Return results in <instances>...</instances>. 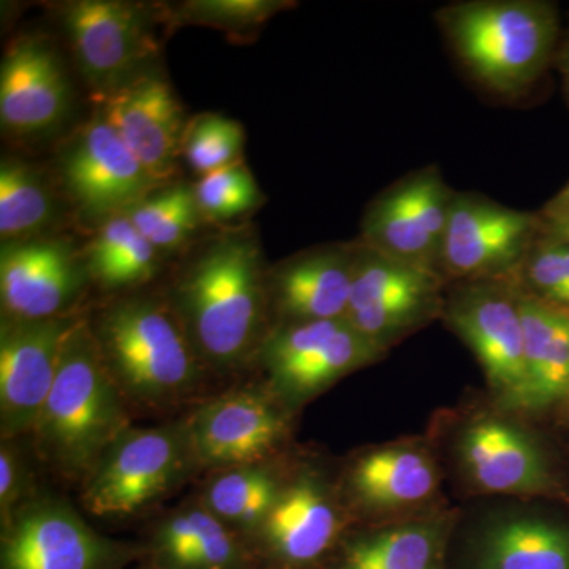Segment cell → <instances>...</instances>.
Segmentation results:
<instances>
[{"instance_id":"cell-16","label":"cell","mask_w":569,"mask_h":569,"mask_svg":"<svg viewBox=\"0 0 569 569\" xmlns=\"http://www.w3.org/2000/svg\"><path fill=\"white\" fill-rule=\"evenodd\" d=\"M186 433L193 460L230 470L268 458L283 441L287 419L268 396L242 389L198 408Z\"/></svg>"},{"instance_id":"cell-4","label":"cell","mask_w":569,"mask_h":569,"mask_svg":"<svg viewBox=\"0 0 569 569\" xmlns=\"http://www.w3.org/2000/svg\"><path fill=\"white\" fill-rule=\"evenodd\" d=\"M91 328L123 397L159 406L197 387L200 356L173 307L132 296L103 309Z\"/></svg>"},{"instance_id":"cell-35","label":"cell","mask_w":569,"mask_h":569,"mask_svg":"<svg viewBox=\"0 0 569 569\" xmlns=\"http://www.w3.org/2000/svg\"><path fill=\"white\" fill-rule=\"evenodd\" d=\"M24 473L20 459L14 455L10 445L3 441L0 449V511H2L3 526L18 511V501L24 488Z\"/></svg>"},{"instance_id":"cell-20","label":"cell","mask_w":569,"mask_h":569,"mask_svg":"<svg viewBox=\"0 0 569 569\" xmlns=\"http://www.w3.org/2000/svg\"><path fill=\"white\" fill-rule=\"evenodd\" d=\"M355 261L356 241L307 250L271 272L269 302L283 325L347 318Z\"/></svg>"},{"instance_id":"cell-6","label":"cell","mask_w":569,"mask_h":569,"mask_svg":"<svg viewBox=\"0 0 569 569\" xmlns=\"http://www.w3.org/2000/svg\"><path fill=\"white\" fill-rule=\"evenodd\" d=\"M542 231L541 213L456 192L438 257L448 283L512 280Z\"/></svg>"},{"instance_id":"cell-23","label":"cell","mask_w":569,"mask_h":569,"mask_svg":"<svg viewBox=\"0 0 569 569\" xmlns=\"http://www.w3.org/2000/svg\"><path fill=\"white\" fill-rule=\"evenodd\" d=\"M437 468L425 449L385 447L362 456L351 470V490L372 509L413 507L437 490Z\"/></svg>"},{"instance_id":"cell-21","label":"cell","mask_w":569,"mask_h":569,"mask_svg":"<svg viewBox=\"0 0 569 569\" xmlns=\"http://www.w3.org/2000/svg\"><path fill=\"white\" fill-rule=\"evenodd\" d=\"M261 529L280 559L310 563L331 548L340 530V515L323 486L305 478L280 492Z\"/></svg>"},{"instance_id":"cell-25","label":"cell","mask_w":569,"mask_h":569,"mask_svg":"<svg viewBox=\"0 0 569 569\" xmlns=\"http://www.w3.org/2000/svg\"><path fill=\"white\" fill-rule=\"evenodd\" d=\"M153 553L163 569H236L239 563L234 538L203 503L164 519L153 537Z\"/></svg>"},{"instance_id":"cell-34","label":"cell","mask_w":569,"mask_h":569,"mask_svg":"<svg viewBox=\"0 0 569 569\" xmlns=\"http://www.w3.org/2000/svg\"><path fill=\"white\" fill-rule=\"evenodd\" d=\"M295 3L283 0H190L176 9L171 21L206 26L231 33L234 39L257 32L269 18Z\"/></svg>"},{"instance_id":"cell-7","label":"cell","mask_w":569,"mask_h":569,"mask_svg":"<svg viewBox=\"0 0 569 569\" xmlns=\"http://www.w3.org/2000/svg\"><path fill=\"white\" fill-rule=\"evenodd\" d=\"M443 317L473 351L490 388L505 406L523 410L527 395L526 336L512 280L456 282Z\"/></svg>"},{"instance_id":"cell-29","label":"cell","mask_w":569,"mask_h":569,"mask_svg":"<svg viewBox=\"0 0 569 569\" xmlns=\"http://www.w3.org/2000/svg\"><path fill=\"white\" fill-rule=\"evenodd\" d=\"M280 492L276 478L263 468H230L212 479L206 489L203 505L223 523L261 527Z\"/></svg>"},{"instance_id":"cell-2","label":"cell","mask_w":569,"mask_h":569,"mask_svg":"<svg viewBox=\"0 0 569 569\" xmlns=\"http://www.w3.org/2000/svg\"><path fill=\"white\" fill-rule=\"evenodd\" d=\"M122 399L91 323L78 318L66 337L54 383L33 426L41 459L62 477L84 479L104 449L130 427Z\"/></svg>"},{"instance_id":"cell-11","label":"cell","mask_w":569,"mask_h":569,"mask_svg":"<svg viewBox=\"0 0 569 569\" xmlns=\"http://www.w3.org/2000/svg\"><path fill=\"white\" fill-rule=\"evenodd\" d=\"M383 351L347 318L284 323L266 336L260 348L272 385L293 400L317 395L339 378L372 365Z\"/></svg>"},{"instance_id":"cell-19","label":"cell","mask_w":569,"mask_h":569,"mask_svg":"<svg viewBox=\"0 0 569 569\" xmlns=\"http://www.w3.org/2000/svg\"><path fill=\"white\" fill-rule=\"evenodd\" d=\"M70 86L58 54L33 37L11 43L0 67V122L14 134L48 132L69 110Z\"/></svg>"},{"instance_id":"cell-14","label":"cell","mask_w":569,"mask_h":569,"mask_svg":"<svg viewBox=\"0 0 569 569\" xmlns=\"http://www.w3.org/2000/svg\"><path fill=\"white\" fill-rule=\"evenodd\" d=\"M104 121L156 181L170 183L181 159L182 104L170 82L141 71L114 91L97 96Z\"/></svg>"},{"instance_id":"cell-32","label":"cell","mask_w":569,"mask_h":569,"mask_svg":"<svg viewBox=\"0 0 569 569\" xmlns=\"http://www.w3.org/2000/svg\"><path fill=\"white\" fill-rule=\"evenodd\" d=\"M193 194L204 222L216 223L247 216L260 208L264 200L244 160L198 179Z\"/></svg>"},{"instance_id":"cell-9","label":"cell","mask_w":569,"mask_h":569,"mask_svg":"<svg viewBox=\"0 0 569 569\" xmlns=\"http://www.w3.org/2000/svg\"><path fill=\"white\" fill-rule=\"evenodd\" d=\"M455 194L437 164L411 171L370 201L358 241L378 253L438 271Z\"/></svg>"},{"instance_id":"cell-18","label":"cell","mask_w":569,"mask_h":569,"mask_svg":"<svg viewBox=\"0 0 569 569\" xmlns=\"http://www.w3.org/2000/svg\"><path fill=\"white\" fill-rule=\"evenodd\" d=\"M459 458L478 489L503 496H556L545 452L522 429L500 418H479L459 438Z\"/></svg>"},{"instance_id":"cell-24","label":"cell","mask_w":569,"mask_h":569,"mask_svg":"<svg viewBox=\"0 0 569 569\" xmlns=\"http://www.w3.org/2000/svg\"><path fill=\"white\" fill-rule=\"evenodd\" d=\"M473 569H569V529L537 518L501 520L479 538Z\"/></svg>"},{"instance_id":"cell-3","label":"cell","mask_w":569,"mask_h":569,"mask_svg":"<svg viewBox=\"0 0 569 569\" xmlns=\"http://www.w3.org/2000/svg\"><path fill=\"white\" fill-rule=\"evenodd\" d=\"M438 24L467 73L500 97L530 91L561 40L559 9L545 0H470L438 11Z\"/></svg>"},{"instance_id":"cell-22","label":"cell","mask_w":569,"mask_h":569,"mask_svg":"<svg viewBox=\"0 0 569 569\" xmlns=\"http://www.w3.org/2000/svg\"><path fill=\"white\" fill-rule=\"evenodd\" d=\"M518 296L526 336L523 410H545L569 395V312L546 305L519 288Z\"/></svg>"},{"instance_id":"cell-33","label":"cell","mask_w":569,"mask_h":569,"mask_svg":"<svg viewBox=\"0 0 569 569\" xmlns=\"http://www.w3.org/2000/svg\"><path fill=\"white\" fill-rule=\"evenodd\" d=\"M512 282L523 293L569 312V242L542 227Z\"/></svg>"},{"instance_id":"cell-28","label":"cell","mask_w":569,"mask_h":569,"mask_svg":"<svg viewBox=\"0 0 569 569\" xmlns=\"http://www.w3.org/2000/svg\"><path fill=\"white\" fill-rule=\"evenodd\" d=\"M50 187L31 164L3 157L0 163V238L3 242L39 238L56 219Z\"/></svg>"},{"instance_id":"cell-36","label":"cell","mask_w":569,"mask_h":569,"mask_svg":"<svg viewBox=\"0 0 569 569\" xmlns=\"http://www.w3.org/2000/svg\"><path fill=\"white\" fill-rule=\"evenodd\" d=\"M556 62L561 74V82H563L565 97H567V102L569 104V32L565 39L560 40Z\"/></svg>"},{"instance_id":"cell-37","label":"cell","mask_w":569,"mask_h":569,"mask_svg":"<svg viewBox=\"0 0 569 569\" xmlns=\"http://www.w3.org/2000/svg\"><path fill=\"white\" fill-rule=\"evenodd\" d=\"M541 211L569 216V182L541 209Z\"/></svg>"},{"instance_id":"cell-15","label":"cell","mask_w":569,"mask_h":569,"mask_svg":"<svg viewBox=\"0 0 569 569\" xmlns=\"http://www.w3.org/2000/svg\"><path fill=\"white\" fill-rule=\"evenodd\" d=\"M88 279L84 258L61 239L9 241L0 249L3 317L47 320L69 316Z\"/></svg>"},{"instance_id":"cell-8","label":"cell","mask_w":569,"mask_h":569,"mask_svg":"<svg viewBox=\"0 0 569 569\" xmlns=\"http://www.w3.org/2000/svg\"><path fill=\"white\" fill-rule=\"evenodd\" d=\"M437 269L426 268L356 241L353 287L347 320L387 350L399 337L443 312V287Z\"/></svg>"},{"instance_id":"cell-10","label":"cell","mask_w":569,"mask_h":569,"mask_svg":"<svg viewBox=\"0 0 569 569\" xmlns=\"http://www.w3.org/2000/svg\"><path fill=\"white\" fill-rule=\"evenodd\" d=\"M59 162L63 187L78 216L97 228L129 212L162 186L99 111L71 138Z\"/></svg>"},{"instance_id":"cell-12","label":"cell","mask_w":569,"mask_h":569,"mask_svg":"<svg viewBox=\"0 0 569 569\" xmlns=\"http://www.w3.org/2000/svg\"><path fill=\"white\" fill-rule=\"evenodd\" d=\"M62 24L81 73L97 96L140 74L157 52L144 6L121 0H77L62 7Z\"/></svg>"},{"instance_id":"cell-26","label":"cell","mask_w":569,"mask_h":569,"mask_svg":"<svg viewBox=\"0 0 569 569\" xmlns=\"http://www.w3.org/2000/svg\"><path fill=\"white\" fill-rule=\"evenodd\" d=\"M82 258L89 277L104 290H126L156 276L160 252L142 238L126 212L97 228Z\"/></svg>"},{"instance_id":"cell-31","label":"cell","mask_w":569,"mask_h":569,"mask_svg":"<svg viewBox=\"0 0 569 569\" xmlns=\"http://www.w3.org/2000/svg\"><path fill=\"white\" fill-rule=\"evenodd\" d=\"M246 132L241 123L216 112H204L187 122L181 157L193 173L203 176L241 162Z\"/></svg>"},{"instance_id":"cell-17","label":"cell","mask_w":569,"mask_h":569,"mask_svg":"<svg viewBox=\"0 0 569 569\" xmlns=\"http://www.w3.org/2000/svg\"><path fill=\"white\" fill-rule=\"evenodd\" d=\"M111 556L110 542L58 501L26 505L3 527L2 569H102Z\"/></svg>"},{"instance_id":"cell-1","label":"cell","mask_w":569,"mask_h":569,"mask_svg":"<svg viewBox=\"0 0 569 569\" xmlns=\"http://www.w3.org/2000/svg\"><path fill=\"white\" fill-rule=\"evenodd\" d=\"M268 277L260 246L247 233L213 239L190 261L171 307L200 359L233 369L263 346Z\"/></svg>"},{"instance_id":"cell-13","label":"cell","mask_w":569,"mask_h":569,"mask_svg":"<svg viewBox=\"0 0 569 569\" xmlns=\"http://www.w3.org/2000/svg\"><path fill=\"white\" fill-rule=\"evenodd\" d=\"M78 316L18 320L0 325V429L3 441L32 433L50 395L66 337Z\"/></svg>"},{"instance_id":"cell-27","label":"cell","mask_w":569,"mask_h":569,"mask_svg":"<svg viewBox=\"0 0 569 569\" xmlns=\"http://www.w3.org/2000/svg\"><path fill=\"white\" fill-rule=\"evenodd\" d=\"M443 545L440 520L403 523L356 539L340 569H438Z\"/></svg>"},{"instance_id":"cell-5","label":"cell","mask_w":569,"mask_h":569,"mask_svg":"<svg viewBox=\"0 0 569 569\" xmlns=\"http://www.w3.org/2000/svg\"><path fill=\"white\" fill-rule=\"evenodd\" d=\"M192 459L186 427H129L82 479V503L97 518L137 515L173 488Z\"/></svg>"},{"instance_id":"cell-30","label":"cell","mask_w":569,"mask_h":569,"mask_svg":"<svg viewBox=\"0 0 569 569\" xmlns=\"http://www.w3.org/2000/svg\"><path fill=\"white\" fill-rule=\"evenodd\" d=\"M127 216L142 238L148 239L160 253L181 249L204 222L194 200L193 187L183 183L163 189L159 187L133 206Z\"/></svg>"}]
</instances>
